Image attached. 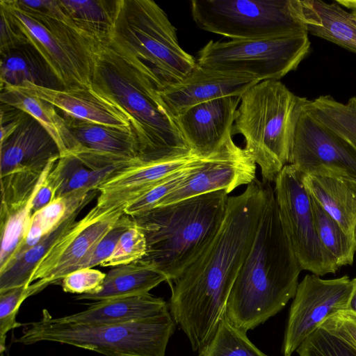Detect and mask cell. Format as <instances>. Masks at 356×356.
Returning a JSON list of instances; mask_svg holds the SVG:
<instances>
[{
  "mask_svg": "<svg viewBox=\"0 0 356 356\" xmlns=\"http://www.w3.org/2000/svg\"><path fill=\"white\" fill-rule=\"evenodd\" d=\"M270 182L255 179L243 193L229 197L216 236L202 253L175 280L170 314L193 351L203 350L225 316L232 288L254 245Z\"/></svg>",
  "mask_w": 356,
  "mask_h": 356,
  "instance_id": "6da1fadb",
  "label": "cell"
},
{
  "mask_svg": "<svg viewBox=\"0 0 356 356\" xmlns=\"http://www.w3.org/2000/svg\"><path fill=\"white\" fill-rule=\"evenodd\" d=\"M92 85L129 115L141 160L193 153L162 102L158 79L128 50L111 41L99 44L95 54Z\"/></svg>",
  "mask_w": 356,
  "mask_h": 356,
  "instance_id": "7a4b0ae2",
  "label": "cell"
},
{
  "mask_svg": "<svg viewBox=\"0 0 356 356\" xmlns=\"http://www.w3.org/2000/svg\"><path fill=\"white\" fill-rule=\"evenodd\" d=\"M301 270L272 188L252 248L229 293L226 318L246 332L264 323L294 298Z\"/></svg>",
  "mask_w": 356,
  "mask_h": 356,
  "instance_id": "3957f363",
  "label": "cell"
},
{
  "mask_svg": "<svg viewBox=\"0 0 356 356\" xmlns=\"http://www.w3.org/2000/svg\"><path fill=\"white\" fill-rule=\"evenodd\" d=\"M218 191L153 208L131 216L147 241L143 259L169 283L202 253L220 229L229 197Z\"/></svg>",
  "mask_w": 356,
  "mask_h": 356,
  "instance_id": "277c9868",
  "label": "cell"
},
{
  "mask_svg": "<svg viewBox=\"0 0 356 356\" xmlns=\"http://www.w3.org/2000/svg\"><path fill=\"white\" fill-rule=\"evenodd\" d=\"M306 99L277 80L261 81L242 95L232 134L243 136L244 149L259 165L263 181H275L288 164L296 124Z\"/></svg>",
  "mask_w": 356,
  "mask_h": 356,
  "instance_id": "5b68a950",
  "label": "cell"
},
{
  "mask_svg": "<svg viewBox=\"0 0 356 356\" xmlns=\"http://www.w3.org/2000/svg\"><path fill=\"white\" fill-rule=\"evenodd\" d=\"M288 164L302 174L356 177V97L347 104L330 95L306 99L299 114Z\"/></svg>",
  "mask_w": 356,
  "mask_h": 356,
  "instance_id": "8992f818",
  "label": "cell"
},
{
  "mask_svg": "<svg viewBox=\"0 0 356 356\" xmlns=\"http://www.w3.org/2000/svg\"><path fill=\"white\" fill-rule=\"evenodd\" d=\"M175 325L169 312L126 323L86 324L60 321L44 309L39 321L24 323L13 341L26 346L56 342L106 356H165Z\"/></svg>",
  "mask_w": 356,
  "mask_h": 356,
  "instance_id": "52a82bcc",
  "label": "cell"
},
{
  "mask_svg": "<svg viewBox=\"0 0 356 356\" xmlns=\"http://www.w3.org/2000/svg\"><path fill=\"white\" fill-rule=\"evenodd\" d=\"M110 41L149 67L159 90L181 82L197 65L181 47L176 28L165 11L152 0H119Z\"/></svg>",
  "mask_w": 356,
  "mask_h": 356,
  "instance_id": "ba28073f",
  "label": "cell"
},
{
  "mask_svg": "<svg viewBox=\"0 0 356 356\" xmlns=\"http://www.w3.org/2000/svg\"><path fill=\"white\" fill-rule=\"evenodd\" d=\"M191 10L199 28L231 40L308 33L301 0H193Z\"/></svg>",
  "mask_w": 356,
  "mask_h": 356,
  "instance_id": "9c48e42d",
  "label": "cell"
},
{
  "mask_svg": "<svg viewBox=\"0 0 356 356\" xmlns=\"http://www.w3.org/2000/svg\"><path fill=\"white\" fill-rule=\"evenodd\" d=\"M10 17L51 67L63 88L92 85L98 44L59 18L1 0Z\"/></svg>",
  "mask_w": 356,
  "mask_h": 356,
  "instance_id": "30bf717a",
  "label": "cell"
},
{
  "mask_svg": "<svg viewBox=\"0 0 356 356\" xmlns=\"http://www.w3.org/2000/svg\"><path fill=\"white\" fill-rule=\"evenodd\" d=\"M309 47L308 33L265 39L211 40L199 51L196 60L202 67L252 76L260 82L279 81L298 67Z\"/></svg>",
  "mask_w": 356,
  "mask_h": 356,
  "instance_id": "8fae6325",
  "label": "cell"
},
{
  "mask_svg": "<svg viewBox=\"0 0 356 356\" xmlns=\"http://www.w3.org/2000/svg\"><path fill=\"white\" fill-rule=\"evenodd\" d=\"M303 174L286 165L275 180L274 193L283 228L302 268L318 276L335 273L339 268L318 238L311 196Z\"/></svg>",
  "mask_w": 356,
  "mask_h": 356,
  "instance_id": "7c38bea8",
  "label": "cell"
},
{
  "mask_svg": "<svg viewBox=\"0 0 356 356\" xmlns=\"http://www.w3.org/2000/svg\"><path fill=\"white\" fill-rule=\"evenodd\" d=\"M353 289L348 275L323 280L307 275L298 284L291 305L282 352L291 356L301 343L331 315L347 310Z\"/></svg>",
  "mask_w": 356,
  "mask_h": 356,
  "instance_id": "4fadbf2b",
  "label": "cell"
},
{
  "mask_svg": "<svg viewBox=\"0 0 356 356\" xmlns=\"http://www.w3.org/2000/svg\"><path fill=\"white\" fill-rule=\"evenodd\" d=\"M125 208L96 204L46 254L35 268L29 284L35 282L41 291L62 280L114 227Z\"/></svg>",
  "mask_w": 356,
  "mask_h": 356,
  "instance_id": "5bb4252c",
  "label": "cell"
},
{
  "mask_svg": "<svg viewBox=\"0 0 356 356\" xmlns=\"http://www.w3.org/2000/svg\"><path fill=\"white\" fill-rule=\"evenodd\" d=\"M59 158L43 170L17 171L1 177L0 271L13 261L20 248L29 227L35 195Z\"/></svg>",
  "mask_w": 356,
  "mask_h": 356,
  "instance_id": "9a60e30c",
  "label": "cell"
},
{
  "mask_svg": "<svg viewBox=\"0 0 356 356\" xmlns=\"http://www.w3.org/2000/svg\"><path fill=\"white\" fill-rule=\"evenodd\" d=\"M257 163L230 136L215 154L204 158L192 174L156 207H161L208 193L227 194L255 179Z\"/></svg>",
  "mask_w": 356,
  "mask_h": 356,
  "instance_id": "2e32d148",
  "label": "cell"
},
{
  "mask_svg": "<svg viewBox=\"0 0 356 356\" xmlns=\"http://www.w3.org/2000/svg\"><path fill=\"white\" fill-rule=\"evenodd\" d=\"M193 153L157 160L137 159L111 172L96 187V204L101 207H127L169 175L200 159Z\"/></svg>",
  "mask_w": 356,
  "mask_h": 356,
  "instance_id": "e0dca14e",
  "label": "cell"
},
{
  "mask_svg": "<svg viewBox=\"0 0 356 356\" xmlns=\"http://www.w3.org/2000/svg\"><path fill=\"white\" fill-rule=\"evenodd\" d=\"M241 98L227 96L201 103L175 118L184 140L195 155L209 157L232 136Z\"/></svg>",
  "mask_w": 356,
  "mask_h": 356,
  "instance_id": "ac0fdd59",
  "label": "cell"
},
{
  "mask_svg": "<svg viewBox=\"0 0 356 356\" xmlns=\"http://www.w3.org/2000/svg\"><path fill=\"white\" fill-rule=\"evenodd\" d=\"M259 82L252 76L224 73L197 63L181 82L159 91L164 106L175 119L201 103L227 96L242 97Z\"/></svg>",
  "mask_w": 356,
  "mask_h": 356,
  "instance_id": "d6986e66",
  "label": "cell"
},
{
  "mask_svg": "<svg viewBox=\"0 0 356 356\" xmlns=\"http://www.w3.org/2000/svg\"><path fill=\"white\" fill-rule=\"evenodd\" d=\"M10 88L51 104L63 115L105 125L132 127L129 115L92 85L50 89L26 83Z\"/></svg>",
  "mask_w": 356,
  "mask_h": 356,
  "instance_id": "ffe728a7",
  "label": "cell"
},
{
  "mask_svg": "<svg viewBox=\"0 0 356 356\" xmlns=\"http://www.w3.org/2000/svg\"><path fill=\"white\" fill-rule=\"evenodd\" d=\"M60 156L58 147L51 135L26 113L13 134L0 143V175L43 170Z\"/></svg>",
  "mask_w": 356,
  "mask_h": 356,
  "instance_id": "44dd1931",
  "label": "cell"
},
{
  "mask_svg": "<svg viewBox=\"0 0 356 356\" xmlns=\"http://www.w3.org/2000/svg\"><path fill=\"white\" fill-rule=\"evenodd\" d=\"M302 181L309 193L355 238L356 177L337 173L303 174Z\"/></svg>",
  "mask_w": 356,
  "mask_h": 356,
  "instance_id": "7402d4cb",
  "label": "cell"
},
{
  "mask_svg": "<svg viewBox=\"0 0 356 356\" xmlns=\"http://www.w3.org/2000/svg\"><path fill=\"white\" fill-rule=\"evenodd\" d=\"M168 312L163 299L149 293L95 301L83 311L58 318L76 323L120 324L159 316Z\"/></svg>",
  "mask_w": 356,
  "mask_h": 356,
  "instance_id": "603a6c76",
  "label": "cell"
},
{
  "mask_svg": "<svg viewBox=\"0 0 356 356\" xmlns=\"http://www.w3.org/2000/svg\"><path fill=\"white\" fill-rule=\"evenodd\" d=\"M1 90L26 83L50 89L63 88L36 49L29 42L0 53Z\"/></svg>",
  "mask_w": 356,
  "mask_h": 356,
  "instance_id": "cb8c5ba5",
  "label": "cell"
},
{
  "mask_svg": "<svg viewBox=\"0 0 356 356\" xmlns=\"http://www.w3.org/2000/svg\"><path fill=\"white\" fill-rule=\"evenodd\" d=\"M61 115L81 147L127 159H140L138 142L132 127L105 125Z\"/></svg>",
  "mask_w": 356,
  "mask_h": 356,
  "instance_id": "d4e9b609",
  "label": "cell"
},
{
  "mask_svg": "<svg viewBox=\"0 0 356 356\" xmlns=\"http://www.w3.org/2000/svg\"><path fill=\"white\" fill-rule=\"evenodd\" d=\"M308 33L356 52V15L336 1L301 0Z\"/></svg>",
  "mask_w": 356,
  "mask_h": 356,
  "instance_id": "484cf974",
  "label": "cell"
},
{
  "mask_svg": "<svg viewBox=\"0 0 356 356\" xmlns=\"http://www.w3.org/2000/svg\"><path fill=\"white\" fill-rule=\"evenodd\" d=\"M166 277L152 262L143 259L113 268L106 273L100 291L79 295L76 300L99 301L120 297L149 293Z\"/></svg>",
  "mask_w": 356,
  "mask_h": 356,
  "instance_id": "4316f807",
  "label": "cell"
},
{
  "mask_svg": "<svg viewBox=\"0 0 356 356\" xmlns=\"http://www.w3.org/2000/svg\"><path fill=\"white\" fill-rule=\"evenodd\" d=\"M0 100L35 119L57 144L60 156L72 154L81 147L70 131L65 118L51 104L10 88L1 90Z\"/></svg>",
  "mask_w": 356,
  "mask_h": 356,
  "instance_id": "83f0119b",
  "label": "cell"
},
{
  "mask_svg": "<svg viewBox=\"0 0 356 356\" xmlns=\"http://www.w3.org/2000/svg\"><path fill=\"white\" fill-rule=\"evenodd\" d=\"M70 23L97 44L110 42L119 0H59Z\"/></svg>",
  "mask_w": 356,
  "mask_h": 356,
  "instance_id": "f1b7e54d",
  "label": "cell"
},
{
  "mask_svg": "<svg viewBox=\"0 0 356 356\" xmlns=\"http://www.w3.org/2000/svg\"><path fill=\"white\" fill-rule=\"evenodd\" d=\"M97 194V190L90 188L72 191L57 197L33 213L26 236L13 260L39 243L76 209L86 207Z\"/></svg>",
  "mask_w": 356,
  "mask_h": 356,
  "instance_id": "f546056e",
  "label": "cell"
},
{
  "mask_svg": "<svg viewBox=\"0 0 356 356\" xmlns=\"http://www.w3.org/2000/svg\"><path fill=\"white\" fill-rule=\"evenodd\" d=\"M84 207H81L71 213L39 243L0 271V292L17 286L29 285V280L37 265L74 225L76 217Z\"/></svg>",
  "mask_w": 356,
  "mask_h": 356,
  "instance_id": "4dcf8cb0",
  "label": "cell"
},
{
  "mask_svg": "<svg viewBox=\"0 0 356 356\" xmlns=\"http://www.w3.org/2000/svg\"><path fill=\"white\" fill-rule=\"evenodd\" d=\"M310 195V194H309ZM312 211L318 238L339 268L352 265L356 251V240L310 195Z\"/></svg>",
  "mask_w": 356,
  "mask_h": 356,
  "instance_id": "1f68e13d",
  "label": "cell"
},
{
  "mask_svg": "<svg viewBox=\"0 0 356 356\" xmlns=\"http://www.w3.org/2000/svg\"><path fill=\"white\" fill-rule=\"evenodd\" d=\"M246 333L232 325L225 315L199 356H268L249 340Z\"/></svg>",
  "mask_w": 356,
  "mask_h": 356,
  "instance_id": "d6a6232c",
  "label": "cell"
},
{
  "mask_svg": "<svg viewBox=\"0 0 356 356\" xmlns=\"http://www.w3.org/2000/svg\"><path fill=\"white\" fill-rule=\"evenodd\" d=\"M58 161L61 168L63 182L57 197L82 188L95 190V187L114 171L92 170L74 154L60 156Z\"/></svg>",
  "mask_w": 356,
  "mask_h": 356,
  "instance_id": "836d02e7",
  "label": "cell"
},
{
  "mask_svg": "<svg viewBox=\"0 0 356 356\" xmlns=\"http://www.w3.org/2000/svg\"><path fill=\"white\" fill-rule=\"evenodd\" d=\"M38 293L39 291L34 282L0 292V356H3L6 350L7 333L24 325L16 319L21 305L27 298Z\"/></svg>",
  "mask_w": 356,
  "mask_h": 356,
  "instance_id": "e575fe53",
  "label": "cell"
},
{
  "mask_svg": "<svg viewBox=\"0 0 356 356\" xmlns=\"http://www.w3.org/2000/svg\"><path fill=\"white\" fill-rule=\"evenodd\" d=\"M203 159H197L185 168L174 172L161 181L128 205L124 209V213L130 216H134L155 208L161 200L176 189L192 174Z\"/></svg>",
  "mask_w": 356,
  "mask_h": 356,
  "instance_id": "d590c367",
  "label": "cell"
},
{
  "mask_svg": "<svg viewBox=\"0 0 356 356\" xmlns=\"http://www.w3.org/2000/svg\"><path fill=\"white\" fill-rule=\"evenodd\" d=\"M296 352L299 356H356V348L321 326L301 343Z\"/></svg>",
  "mask_w": 356,
  "mask_h": 356,
  "instance_id": "8d00e7d4",
  "label": "cell"
},
{
  "mask_svg": "<svg viewBox=\"0 0 356 356\" xmlns=\"http://www.w3.org/2000/svg\"><path fill=\"white\" fill-rule=\"evenodd\" d=\"M146 253V238L134 222L121 235L113 252L100 266L115 267L129 264L143 259Z\"/></svg>",
  "mask_w": 356,
  "mask_h": 356,
  "instance_id": "74e56055",
  "label": "cell"
},
{
  "mask_svg": "<svg viewBox=\"0 0 356 356\" xmlns=\"http://www.w3.org/2000/svg\"><path fill=\"white\" fill-rule=\"evenodd\" d=\"M134 225V221L131 216L124 213L114 227L101 239L92 250L73 268L72 272L100 265L113 252L121 235Z\"/></svg>",
  "mask_w": 356,
  "mask_h": 356,
  "instance_id": "f35d334b",
  "label": "cell"
},
{
  "mask_svg": "<svg viewBox=\"0 0 356 356\" xmlns=\"http://www.w3.org/2000/svg\"><path fill=\"white\" fill-rule=\"evenodd\" d=\"M106 275V273L93 268H82L67 274L60 283L65 292L94 294L100 291Z\"/></svg>",
  "mask_w": 356,
  "mask_h": 356,
  "instance_id": "ab89813d",
  "label": "cell"
},
{
  "mask_svg": "<svg viewBox=\"0 0 356 356\" xmlns=\"http://www.w3.org/2000/svg\"><path fill=\"white\" fill-rule=\"evenodd\" d=\"M319 326L356 348V314L348 310L337 312Z\"/></svg>",
  "mask_w": 356,
  "mask_h": 356,
  "instance_id": "60d3db41",
  "label": "cell"
},
{
  "mask_svg": "<svg viewBox=\"0 0 356 356\" xmlns=\"http://www.w3.org/2000/svg\"><path fill=\"white\" fill-rule=\"evenodd\" d=\"M58 161L46 177L35 195L33 200V213L44 207L57 197L63 182L61 168Z\"/></svg>",
  "mask_w": 356,
  "mask_h": 356,
  "instance_id": "b9f144b4",
  "label": "cell"
},
{
  "mask_svg": "<svg viewBox=\"0 0 356 356\" xmlns=\"http://www.w3.org/2000/svg\"><path fill=\"white\" fill-rule=\"evenodd\" d=\"M0 53L29 42L8 10L1 5H0Z\"/></svg>",
  "mask_w": 356,
  "mask_h": 356,
  "instance_id": "7bdbcfd3",
  "label": "cell"
},
{
  "mask_svg": "<svg viewBox=\"0 0 356 356\" xmlns=\"http://www.w3.org/2000/svg\"><path fill=\"white\" fill-rule=\"evenodd\" d=\"M26 113L10 105L1 103V140L5 141L17 129Z\"/></svg>",
  "mask_w": 356,
  "mask_h": 356,
  "instance_id": "ee69618b",
  "label": "cell"
},
{
  "mask_svg": "<svg viewBox=\"0 0 356 356\" xmlns=\"http://www.w3.org/2000/svg\"><path fill=\"white\" fill-rule=\"evenodd\" d=\"M352 280L353 289L349 298L347 310L356 314V277Z\"/></svg>",
  "mask_w": 356,
  "mask_h": 356,
  "instance_id": "f6af8a7d",
  "label": "cell"
},
{
  "mask_svg": "<svg viewBox=\"0 0 356 356\" xmlns=\"http://www.w3.org/2000/svg\"><path fill=\"white\" fill-rule=\"evenodd\" d=\"M335 1L342 7H346L352 10H356V0H337Z\"/></svg>",
  "mask_w": 356,
  "mask_h": 356,
  "instance_id": "bcb514c9",
  "label": "cell"
},
{
  "mask_svg": "<svg viewBox=\"0 0 356 356\" xmlns=\"http://www.w3.org/2000/svg\"><path fill=\"white\" fill-rule=\"evenodd\" d=\"M352 12L356 15V10H352Z\"/></svg>",
  "mask_w": 356,
  "mask_h": 356,
  "instance_id": "7dc6e473",
  "label": "cell"
},
{
  "mask_svg": "<svg viewBox=\"0 0 356 356\" xmlns=\"http://www.w3.org/2000/svg\"><path fill=\"white\" fill-rule=\"evenodd\" d=\"M355 240H356V229H355Z\"/></svg>",
  "mask_w": 356,
  "mask_h": 356,
  "instance_id": "c3c4849f",
  "label": "cell"
}]
</instances>
